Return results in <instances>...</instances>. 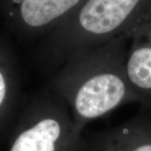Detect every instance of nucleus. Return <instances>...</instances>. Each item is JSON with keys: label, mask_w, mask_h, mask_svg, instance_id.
I'll return each instance as SVG.
<instances>
[{"label": "nucleus", "mask_w": 151, "mask_h": 151, "mask_svg": "<svg viewBox=\"0 0 151 151\" xmlns=\"http://www.w3.org/2000/svg\"><path fill=\"white\" fill-rule=\"evenodd\" d=\"M83 133L90 151H151V113L140 107L118 126Z\"/></svg>", "instance_id": "5"}, {"label": "nucleus", "mask_w": 151, "mask_h": 151, "mask_svg": "<svg viewBox=\"0 0 151 151\" xmlns=\"http://www.w3.org/2000/svg\"><path fill=\"white\" fill-rule=\"evenodd\" d=\"M18 92V74L10 54L0 47V123L10 112Z\"/></svg>", "instance_id": "7"}, {"label": "nucleus", "mask_w": 151, "mask_h": 151, "mask_svg": "<svg viewBox=\"0 0 151 151\" xmlns=\"http://www.w3.org/2000/svg\"><path fill=\"white\" fill-rule=\"evenodd\" d=\"M129 38L118 37L69 56L55 71L48 85L70 109L76 129L140 98L126 72Z\"/></svg>", "instance_id": "1"}, {"label": "nucleus", "mask_w": 151, "mask_h": 151, "mask_svg": "<svg viewBox=\"0 0 151 151\" xmlns=\"http://www.w3.org/2000/svg\"><path fill=\"white\" fill-rule=\"evenodd\" d=\"M126 72L140 98V107L151 113V16L130 35Z\"/></svg>", "instance_id": "6"}, {"label": "nucleus", "mask_w": 151, "mask_h": 151, "mask_svg": "<svg viewBox=\"0 0 151 151\" xmlns=\"http://www.w3.org/2000/svg\"><path fill=\"white\" fill-rule=\"evenodd\" d=\"M151 16V0H85L41 43L37 58L55 71L69 56L118 37H128Z\"/></svg>", "instance_id": "2"}, {"label": "nucleus", "mask_w": 151, "mask_h": 151, "mask_svg": "<svg viewBox=\"0 0 151 151\" xmlns=\"http://www.w3.org/2000/svg\"><path fill=\"white\" fill-rule=\"evenodd\" d=\"M85 0H7V12L22 31L30 35L53 32Z\"/></svg>", "instance_id": "4"}, {"label": "nucleus", "mask_w": 151, "mask_h": 151, "mask_svg": "<svg viewBox=\"0 0 151 151\" xmlns=\"http://www.w3.org/2000/svg\"><path fill=\"white\" fill-rule=\"evenodd\" d=\"M8 151H90L67 103L46 85L24 109Z\"/></svg>", "instance_id": "3"}]
</instances>
